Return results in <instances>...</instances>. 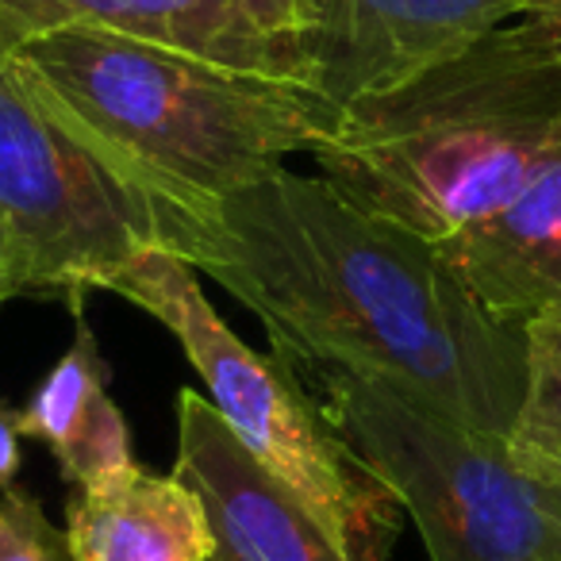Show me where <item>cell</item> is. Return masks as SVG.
<instances>
[{
  "instance_id": "cell-1",
  "label": "cell",
  "mask_w": 561,
  "mask_h": 561,
  "mask_svg": "<svg viewBox=\"0 0 561 561\" xmlns=\"http://www.w3.org/2000/svg\"><path fill=\"white\" fill-rule=\"evenodd\" d=\"M165 250L265 323L273 351L400 385L507 438L523 400V328L481 312L435 242L285 165L208 204H162Z\"/></svg>"
},
{
  "instance_id": "cell-2",
  "label": "cell",
  "mask_w": 561,
  "mask_h": 561,
  "mask_svg": "<svg viewBox=\"0 0 561 561\" xmlns=\"http://www.w3.org/2000/svg\"><path fill=\"white\" fill-rule=\"evenodd\" d=\"M558 154L561 35L538 16L351 104L312 150L346 201L435 247L500 211Z\"/></svg>"
},
{
  "instance_id": "cell-3",
  "label": "cell",
  "mask_w": 561,
  "mask_h": 561,
  "mask_svg": "<svg viewBox=\"0 0 561 561\" xmlns=\"http://www.w3.org/2000/svg\"><path fill=\"white\" fill-rule=\"evenodd\" d=\"M0 24L24 70L162 204H208L312 154L346 108L323 89L257 78L85 24ZM158 204V211H162Z\"/></svg>"
},
{
  "instance_id": "cell-4",
  "label": "cell",
  "mask_w": 561,
  "mask_h": 561,
  "mask_svg": "<svg viewBox=\"0 0 561 561\" xmlns=\"http://www.w3.org/2000/svg\"><path fill=\"white\" fill-rule=\"evenodd\" d=\"M277 358L412 515L431 561H561V489L527 473L500 435L454 423L385 377Z\"/></svg>"
},
{
  "instance_id": "cell-5",
  "label": "cell",
  "mask_w": 561,
  "mask_h": 561,
  "mask_svg": "<svg viewBox=\"0 0 561 561\" xmlns=\"http://www.w3.org/2000/svg\"><path fill=\"white\" fill-rule=\"evenodd\" d=\"M108 293L173 331L227 431L316 515L346 558L385 561L397 538L392 492L366 473L277 354H254L219 320L185 257L147 250L112 277Z\"/></svg>"
},
{
  "instance_id": "cell-6",
  "label": "cell",
  "mask_w": 561,
  "mask_h": 561,
  "mask_svg": "<svg viewBox=\"0 0 561 561\" xmlns=\"http://www.w3.org/2000/svg\"><path fill=\"white\" fill-rule=\"evenodd\" d=\"M162 196L24 70L0 24V234L20 293L108 289L165 250Z\"/></svg>"
},
{
  "instance_id": "cell-7",
  "label": "cell",
  "mask_w": 561,
  "mask_h": 561,
  "mask_svg": "<svg viewBox=\"0 0 561 561\" xmlns=\"http://www.w3.org/2000/svg\"><path fill=\"white\" fill-rule=\"evenodd\" d=\"M0 12L16 27H104L227 70L316 85L308 0H0Z\"/></svg>"
},
{
  "instance_id": "cell-8",
  "label": "cell",
  "mask_w": 561,
  "mask_h": 561,
  "mask_svg": "<svg viewBox=\"0 0 561 561\" xmlns=\"http://www.w3.org/2000/svg\"><path fill=\"white\" fill-rule=\"evenodd\" d=\"M308 12L316 85L343 108L527 16L523 0H308Z\"/></svg>"
},
{
  "instance_id": "cell-9",
  "label": "cell",
  "mask_w": 561,
  "mask_h": 561,
  "mask_svg": "<svg viewBox=\"0 0 561 561\" xmlns=\"http://www.w3.org/2000/svg\"><path fill=\"white\" fill-rule=\"evenodd\" d=\"M204 504L216 553L211 561H351L316 515L227 431L211 400L178 392V466Z\"/></svg>"
},
{
  "instance_id": "cell-10",
  "label": "cell",
  "mask_w": 561,
  "mask_h": 561,
  "mask_svg": "<svg viewBox=\"0 0 561 561\" xmlns=\"http://www.w3.org/2000/svg\"><path fill=\"white\" fill-rule=\"evenodd\" d=\"M481 312L500 328H523L561 305V154L519 196L438 242Z\"/></svg>"
},
{
  "instance_id": "cell-11",
  "label": "cell",
  "mask_w": 561,
  "mask_h": 561,
  "mask_svg": "<svg viewBox=\"0 0 561 561\" xmlns=\"http://www.w3.org/2000/svg\"><path fill=\"white\" fill-rule=\"evenodd\" d=\"M70 305L73 346L55 362L47 381L16 415L20 435L39 438L78 489H93L127 473L139 461L131 454V431L124 412L108 392V366L101 358V346L81 316V293H73Z\"/></svg>"
},
{
  "instance_id": "cell-12",
  "label": "cell",
  "mask_w": 561,
  "mask_h": 561,
  "mask_svg": "<svg viewBox=\"0 0 561 561\" xmlns=\"http://www.w3.org/2000/svg\"><path fill=\"white\" fill-rule=\"evenodd\" d=\"M66 542L73 561H211L216 553L196 492L139 466L81 489Z\"/></svg>"
},
{
  "instance_id": "cell-13",
  "label": "cell",
  "mask_w": 561,
  "mask_h": 561,
  "mask_svg": "<svg viewBox=\"0 0 561 561\" xmlns=\"http://www.w3.org/2000/svg\"><path fill=\"white\" fill-rule=\"evenodd\" d=\"M504 443L527 473L561 489V305L523 323V400Z\"/></svg>"
},
{
  "instance_id": "cell-14",
  "label": "cell",
  "mask_w": 561,
  "mask_h": 561,
  "mask_svg": "<svg viewBox=\"0 0 561 561\" xmlns=\"http://www.w3.org/2000/svg\"><path fill=\"white\" fill-rule=\"evenodd\" d=\"M0 561H73L62 530L16 489L0 492Z\"/></svg>"
},
{
  "instance_id": "cell-15",
  "label": "cell",
  "mask_w": 561,
  "mask_h": 561,
  "mask_svg": "<svg viewBox=\"0 0 561 561\" xmlns=\"http://www.w3.org/2000/svg\"><path fill=\"white\" fill-rule=\"evenodd\" d=\"M24 466L20 454V415L0 404V489H12Z\"/></svg>"
},
{
  "instance_id": "cell-16",
  "label": "cell",
  "mask_w": 561,
  "mask_h": 561,
  "mask_svg": "<svg viewBox=\"0 0 561 561\" xmlns=\"http://www.w3.org/2000/svg\"><path fill=\"white\" fill-rule=\"evenodd\" d=\"M523 9H527V16H538V20H546V24H553L561 35V0H523Z\"/></svg>"
},
{
  "instance_id": "cell-17",
  "label": "cell",
  "mask_w": 561,
  "mask_h": 561,
  "mask_svg": "<svg viewBox=\"0 0 561 561\" xmlns=\"http://www.w3.org/2000/svg\"><path fill=\"white\" fill-rule=\"evenodd\" d=\"M9 297H16V280H12L9 247H4V234H0V305H4Z\"/></svg>"
}]
</instances>
